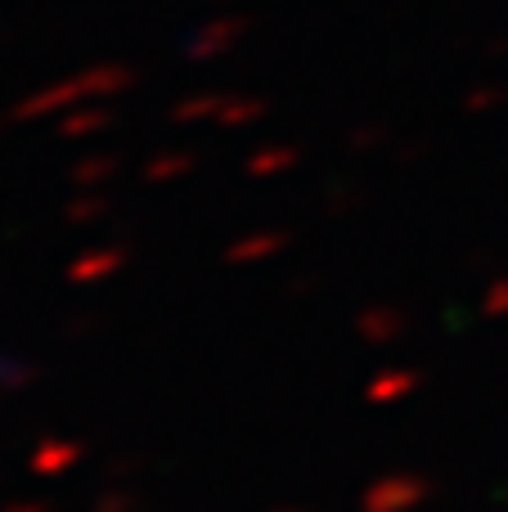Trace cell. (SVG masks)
I'll return each instance as SVG.
<instances>
[{"label": "cell", "mask_w": 508, "mask_h": 512, "mask_svg": "<svg viewBox=\"0 0 508 512\" xmlns=\"http://www.w3.org/2000/svg\"><path fill=\"white\" fill-rule=\"evenodd\" d=\"M275 248H284V239H279V234H261L257 243H239V248L230 252V261H257V256H266Z\"/></svg>", "instance_id": "8992f818"}, {"label": "cell", "mask_w": 508, "mask_h": 512, "mask_svg": "<svg viewBox=\"0 0 508 512\" xmlns=\"http://www.w3.org/2000/svg\"><path fill=\"white\" fill-rule=\"evenodd\" d=\"M104 122H108L104 113H81V117H68V122H63V131H68V135H90L95 126H104Z\"/></svg>", "instance_id": "30bf717a"}, {"label": "cell", "mask_w": 508, "mask_h": 512, "mask_svg": "<svg viewBox=\"0 0 508 512\" xmlns=\"http://www.w3.org/2000/svg\"><path fill=\"white\" fill-rule=\"evenodd\" d=\"M180 171H189V158H185V153H171V158H158V162H153L144 176H149V180H167V176H180Z\"/></svg>", "instance_id": "ba28073f"}, {"label": "cell", "mask_w": 508, "mask_h": 512, "mask_svg": "<svg viewBox=\"0 0 508 512\" xmlns=\"http://www.w3.org/2000/svg\"><path fill=\"white\" fill-rule=\"evenodd\" d=\"M68 463H77V445H63V441H45L41 450L32 454V472H41V477L63 472Z\"/></svg>", "instance_id": "6da1fadb"}, {"label": "cell", "mask_w": 508, "mask_h": 512, "mask_svg": "<svg viewBox=\"0 0 508 512\" xmlns=\"http://www.w3.org/2000/svg\"><path fill=\"white\" fill-rule=\"evenodd\" d=\"M95 212H104V198H81V203L77 207H72V221H90V216H95Z\"/></svg>", "instance_id": "5bb4252c"}, {"label": "cell", "mask_w": 508, "mask_h": 512, "mask_svg": "<svg viewBox=\"0 0 508 512\" xmlns=\"http://www.w3.org/2000/svg\"><path fill=\"white\" fill-rule=\"evenodd\" d=\"M95 512H131V495L126 490H108V495H99Z\"/></svg>", "instance_id": "8fae6325"}, {"label": "cell", "mask_w": 508, "mask_h": 512, "mask_svg": "<svg viewBox=\"0 0 508 512\" xmlns=\"http://www.w3.org/2000/svg\"><path fill=\"white\" fill-rule=\"evenodd\" d=\"M288 167H293V153L288 149H266V153H257V158L248 162L252 176H275V171H288Z\"/></svg>", "instance_id": "5b68a950"}, {"label": "cell", "mask_w": 508, "mask_h": 512, "mask_svg": "<svg viewBox=\"0 0 508 512\" xmlns=\"http://www.w3.org/2000/svg\"><path fill=\"white\" fill-rule=\"evenodd\" d=\"M5 512H45V508L41 504H9Z\"/></svg>", "instance_id": "9a60e30c"}, {"label": "cell", "mask_w": 508, "mask_h": 512, "mask_svg": "<svg viewBox=\"0 0 508 512\" xmlns=\"http://www.w3.org/2000/svg\"><path fill=\"white\" fill-rule=\"evenodd\" d=\"M117 261H122V252H90V256H81L77 265H72V279L77 283H90V279H104L108 270H117Z\"/></svg>", "instance_id": "277c9868"}, {"label": "cell", "mask_w": 508, "mask_h": 512, "mask_svg": "<svg viewBox=\"0 0 508 512\" xmlns=\"http://www.w3.org/2000/svg\"><path fill=\"white\" fill-rule=\"evenodd\" d=\"M203 113H216V99H194V104H180L176 108V122H189V117H203Z\"/></svg>", "instance_id": "4fadbf2b"}, {"label": "cell", "mask_w": 508, "mask_h": 512, "mask_svg": "<svg viewBox=\"0 0 508 512\" xmlns=\"http://www.w3.org/2000/svg\"><path fill=\"white\" fill-rule=\"evenodd\" d=\"M288 512H297V508H288Z\"/></svg>", "instance_id": "2e32d148"}, {"label": "cell", "mask_w": 508, "mask_h": 512, "mask_svg": "<svg viewBox=\"0 0 508 512\" xmlns=\"http://www.w3.org/2000/svg\"><path fill=\"white\" fill-rule=\"evenodd\" d=\"M77 81H81L86 95H113V90L131 86V72L126 68H90L86 77H77Z\"/></svg>", "instance_id": "3957f363"}, {"label": "cell", "mask_w": 508, "mask_h": 512, "mask_svg": "<svg viewBox=\"0 0 508 512\" xmlns=\"http://www.w3.org/2000/svg\"><path fill=\"white\" fill-rule=\"evenodd\" d=\"M257 113H261V104H257V99H248V104H230L221 117L234 126V122H252V117H257Z\"/></svg>", "instance_id": "7c38bea8"}, {"label": "cell", "mask_w": 508, "mask_h": 512, "mask_svg": "<svg viewBox=\"0 0 508 512\" xmlns=\"http://www.w3.org/2000/svg\"><path fill=\"white\" fill-rule=\"evenodd\" d=\"M234 32H239V23H234V18H225V27H207V32L198 36V41H194V50H198V54H203V50H207V54H212V50H221V45L230 41Z\"/></svg>", "instance_id": "52a82bcc"}, {"label": "cell", "mask_w": 508, "mask_h": 512, "mask_svg": "<svg viewBox=\"0 0 508 512\" xmlns=\"http://www.w3.org/2000/svg\"><path fill=\"white\" fill-rule=\"evenodd\" d=\"M419 495L414 486H401V481H392V486H378V490H369V499H365V512H401L410 499Z\"/></svg>", "instance_id": "7a4b0ae2"}, {"label": "cell", "mask_w": 508, "mask_h": 512, "mask_svg": "<svg viewBox=\"0 0 508 512\" xmlns=\"http://www.w3.org/2000/svg\"><path fill=\"white\" fill-rule=\"evenodd\" d=\"M104 176H113V158H86L77 167V180L86 185V180H104Z\"/></svg>", "instance_id": "9c48e42d"}]
</instances>
